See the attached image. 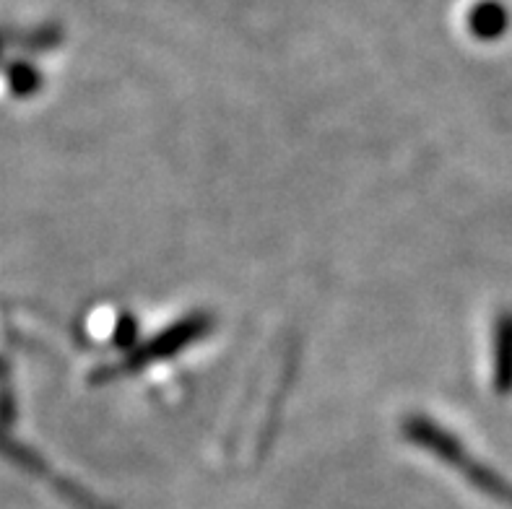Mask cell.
<instances>
[{"mask_svg": "<svg viewBox=\"0 0 512 509\" xmlns=\"http://www.w3.org/2000/svg\"><path fill=\"white\" fill-rule=\"evenodd\" d=\"M3 369H6V367H3V364H0V372H3Z\"/></svg>", "mask_w": 512, "mask_h": 509, "instance_id": "obj_5", "label": "cell"}, {"mask_svg": "<svg viewBox=\"0 0 512 509\" xmlns=\"http://www.w3.org/2000/svg\"><path fill=\"white\" fill-rule=\"evenodd\" d=\"M403 434L416 442L419 447L429 450L432 455H437L440 460H445L448 465L458 468L463 476L471 481V484L479 486L481 491H487L492 497H502V499H512V489L502 481L500 476H494L489 468L474 460L463 450V445L453 434H448L442 426H437L435 421L424 419V416H409L406 424H403Z\"/></svg>", "mask_w": 512, "mask_h": 509, "instance_id": "obj_1", "label": "cell"}, {"mask_svg": "<svg viewBox=\"0 0 512 509\" xmlns=\"http://www.w3.org/2000/svg\"><path fill=\"white\" fill-rule=\"evenodd\" d=\"M211 328H214V317L211 315H201V312H198V315L182 317V320H177L175 325H169L164 333L151 338L146 346H138L136 351L123 361V364H117L115 369H104V372H99V377H102V380H110V377H115V374L136 372V369L146 367V364H151V361L167 359V356L177 354V351L188 348L190 343L198 341L201 336H206Z\"/></svg>", "mask_w": 512, "mask_h": 509, "instance_id": "obj_2", "label": "cell"}, {"mask_svg": "<svg viewBox=\"0 0 512 509\" xmlns=\"http://www.w3.org/2000/svg\"><path fill=\"white\" fill-rule=\"evenodd\" d=\"M115 341L125 343V346H130V343L136 341V323H133V317H125L123 323H120Z\"/></svg>", "mask_w": 512, "mask_h": 509, "instance_id": "obj_4", "label": "cell"}, {"mask_svg": "<svg viewBox=\"0 0 512 509\" xmlns=\"http://www.w3.org/2000/svg\"><path fill=\"white\" fill-rule=\"evenodd\" d=\"M494 390L510 393L512 390V315L497 320L494 328Z\"/></svg>", "mask_w": 512, "mask_h": 509, "instance_id": "obj_3", "label": "cell"}]
</instances>
